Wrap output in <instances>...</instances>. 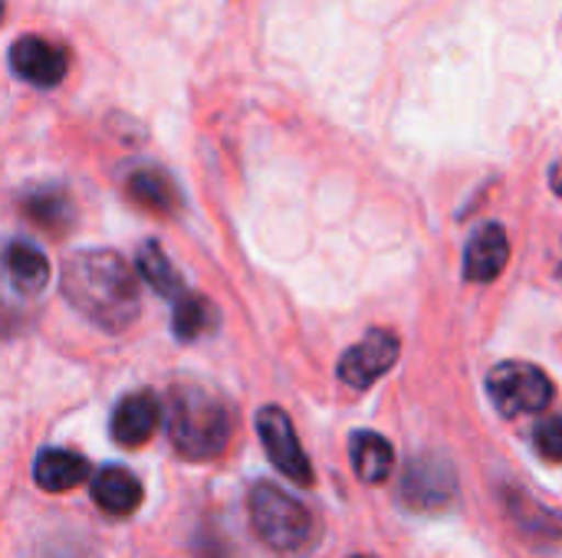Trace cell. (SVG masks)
I'll use <instances>...</instances> for the list:
<instances>
[{
  "mask_svg": "<svg viewBox=\"0 0 562 558\" xmlns=\"http://www.w3.org/2000/svg\"><path fill=\"white\" fill-rule=\"evenodd\" d=\"M352 558H375V556H352Z\"/></svg>",
  "mask_w": 562,
  "mask_h": 558,
  "instance_id": "24",
  "label": "cell"
},
{
  "mask_svg": "<svg viewBox=\"0 0 562 558\" xmlns=\"http://www.w3.org/2000/svg\"><path fill=\"white\" fill-rule=\"evenodd\" d=\"M257 434H260V441L267 447L270 464L283 477H290L300 487L313 483V464H310V457H306V451H303V444L296 437V428H293V421H290V414L283 408H277V405L260 408L257 411Z\"/></svg>",
  "mask_w": 562,
  "mask_h": 558,
  "instance_id": "5",
  "label": "cell"
},
{
  "mask_svg": "<svg viewBox=\"0 0 562 558\" xmlns=\"http://www.w3.org/2000/svg\"><path fill=\"white\" fill-rule=\"evenodd\" d=\"M0 20H3V0H0Z\"/></svg>",
  "mask_w": 562,
  "mask_h": 558,
  "instance_id": "23",
  "label": "cell"
},
{
  "mask_svg": "<svg viewBox=\"0 0 562 558\" xmlns=\"http://www.w3.org/2000/svg\"><path fill=\"white\" fill-rule=\"evenodd\" d=\"M92 500L109 516H132L142 503V483L132 470L109 464L92 477Z\"/></svg>",
  "mask_w": 562,
  "mask_h": 558,
  "instance_id": "11",
  "label": "cell"
},
{
  "mask_svg": "<svg viewBox=\"0 0 562 558\" xmlns=\"http://www.w3.org/2000/svg\"><path fill=\"white\" fill-rule=\"evenodd\" d=\"M158 424H161V401L151 391H132L115 405L109 431L119 447H142L158 434Z\"/></svg>",
  "mask_w": 562,
  "mask_h": 558,
  "instance_id": "9",
  "label": "cell"
},
{
  "mask_svg": "<svg viewBox=\"0 0 562 558\" xmlns=\"http://www.w3.org/2000/svg\"><path fill=\"white\" fill-rule=\"evenodd\" d=\"M135 270L142 273V280L165 299H178L184 293V283L178 276V270L171 266L168 253L158 247V240H145L135 253Z\"/></svg>",
  "mask_w": 562,
  "mask_h": 558,
  "instance_id": "18",
  "label": "cell"
},
{
  "mask_svg": "<svg viewBox=\"0 0 562 558\" xmlns=\"http://www.w3.org/2000/svg\"><path fill=\"white\" fill-rule=\"evenodd\" d=\"M168 437L184 460L221 457L234 434L231 408L201 385H175L168 391Z\"/></svg>",
  "mask_w": 562,
  "mask_h": 558,
  "instance_id": "2",
  "label": "cell"
},
{
  "mask_svg": "<svg viewBox=\"0 0 562 558\" xmlns=\"http://www.w3.org/2000/svg\"><path fill=\"white\" fill-rule=\"evenodd\" d=\"M125 191H128V197H132L135 207H142L148 214H158V217H175L181 210V204H184L178 184L165 171H158V168H138V171H132Z\"/></svg>",
  "mask_w": 562,
  "mask_h": 558,
  "instance_id": "12",
  "label": "cell"
},
{
  "mask_svg": "<svg viewBox=\"0 0 562 558\" xmlns=\"http://www.w3.org/2000/svg\"><path fill=\"white\" fill-rule=\"evenodd\" d=\"M250 523L280 556H303L316 539L313 513L277 483H257L250 490Z\"/></svg>",
  "mask_w": 562,
  "mask_h": 558,
  "instance_id": "3",
  "label": "cell"
},
{
  "mask_svg": "<svg viewBox=\"0 0 562 558\" xmlns=\"http://www.w3.org/2000/svg\"><path fill=\"white\" fill-rule=\"evenodd\" d=\"M537 451L547 460L562 464V418H550L537 428Z\"/></svg>",
  "mask_w": 562,
  "mask_h": 558,
  "instance_id": "20",
  "label": "cell"
},
{
  "mask_svg": "<svg viewBox=\"0 0 562 558\" xmlns=\"http://www.w3.org/2000/svg\"><path fill=\"white\" fill-rule=\"evenodd\" d=\"M33 480L46 490V493H69L79 483L89 480V464L86 457L63 451V447H46L36 464H33Z\"/></svg>",
  "mask_w": 562,
  "mask_h": 558,
  "instance_id": "13",
  "label": "cell"
},
{
  "mask_svg": "<svg viewBox=\"0 0 562 558\" xmlns=\"http://www.w3.org/2000/svg\"><path fill=\"white\" fill-rule=\"evenodd\" d=\"M66 303L105 332H122L138 319V280L112 250H79L59 270Z\"/></svg>",
  "mask_w": 562,
  "mask_h": 558,
  "instance_id": "1",
  "label": "cell"
},
{
  "mask_svg": "<svg viewBox=\"0 0 562 558\" xmlns=\"http://www.w3.org/2000/svg\"><path fill=\"white\" fill-rule=\"evenodd\" d=\"M398 335L389 329H372L366 339H359L342 358H339V378L356 388L366 391L372 388L385 372H392V365L398 362Z\"/></svg>",
  "mask_w": 562,
  "mask_h": 558,
  "instance_id": "7",
  "label": "cell"
},
{
  "mask_svg": "<svg viewBox=\"0 0 562 558\" xmlns=\"http://www.w3.org/2000/svg\"><path fill=\"white\" fill-rule=\"evenodd\" d=\"M3 270L13 283L16 293L23 296H33L40 293L46 283H49V260L40 247L26 243V240H13L7 250H3Z\"/></svg>",
  "mask_w": 562,
  "mask_h": 558,
  "instance_id": "15",
  "label": "cell"
},
{
  "mask_svg": "<svg viewBox=\"0 0 562 558\" xmlns=\"http://www.w3.org/2000/svg\"><path fill=\"white\" fill-rule=\"evenodd\" d=\"M550 184H553V191L562 197V158L553 164V171H550Z\"/></svg>",
  "mask_w": 562,
  "mask_h": 558,
  "instance_id": "22",
  "label": "cell"
},
{
  "mask_svg": "<svg viewBox=\"0 0 562 558\" xmlns=\"http://www.w3.org/2000/svg\"><path fill=\"white\" fill-rule=\"evenodd\" d=\"M402 500L415 513H448L458 500L451 464L441 457H415L402 477Z\"/></svg>",
  "mask_w": 562,
  "mask_h": 558,
  "instance_id": "6",
  "label": "cell"
},
{
  "mask_svg": "<svg viewBox=\"0 0 562 558\" xmlns=\"http://www.w3.org/2000/svg\"><path fill=\"white\" fill-rule=\"evenodd\" d=\"M20 326H23V316L13 309V303H10V299L0 293V339H3V335H13Z\"/></svg>",
  "mask_w": 562,
  "mask_h": 558,
  "instance_id": "21",
  "label": "cell"
},
{
  "mask_svg": "<svg viewBox=\"0 0 562 558\" xmlns=\"http://www.w3.org/2000/svg\"><path fill=\"white\" fill-rule=\"evenodd\" d=\"M510 260V240L501 224H484L474 230L464 250V276L471 283H494Z\"/></svg>",
  "mask_w": 562,
  "mask_h": 558,
  "instance_id": "10",
  "label": "cell"
},
{
  "mask_svg": "<svg viewBox=\"0 0 562 558\" xmlns=\"http://www.w3.org/2000/svg\"><path fill=\"white\" fill-rule=\"evenodd\" d=\"M487 395L504 418H530L553 405V378L530 362H501L487 375Z\"/></svg>",
  "mask_w": 562,
  "mask_h": 558,
  "instance_id": "4",
  "label": "cell"
},
{
  "mask_svg": "<svg viewBox=\"0 0 562 558\" xmlns=\"http://www.w3.org/2000/svg\"><path fill=\"white\" fill-rule=\"evenodd\" d=\"M352 467L362 483H385L395 470V451L392 444L375 431H356L352 441Z\"/></svg>",
  "mask_w": 562,
  "mask_h": 558,
  "instance_id": "16",
  "label": "cell"
},
{
  "mask_svg": "<svg viewBox=\"0 0 562 558\" xmlns=\"http://www.w3.org/2000/svg\"><path fill=\"white\" fill-rule=\"evenodd\" d=\"M10 66L20 79L40 89H53L66 79L69 53L59 43H49L43 36H20L10 46Z\"/></svg>",
  "mask_w": 562,
  "mask_h": 558,
  "instance_id": "8",
  "label": "cell"
},
{
  "mask_svg": "<svg viewBox=\"0 0 562 558\" xmlns=\"http://www.w3.org/2000/svg\"><path fill=\"white\" fill-rule=\"evenodd\" d=\"M20 207H23V214H26L40 230L56 234V237L69 234V227H72V220H76L72 201H69V194L59 191V187H33V191H26V194L20 197Z\"/></svg>",
  "mask_w": 562,
  "mask_h": 558,
  "instance_id": "14",
  "label": "cell"
},
{
  "mask_svg": "<svg viewBox=\"0 0 562 558\" xmlns=\"http://www.w3.org/2000/svg\"><path fill=\"white\" fill-rule=\"evenodd\" d=\"M507 510H517V513H530V520H520L517 526L524 529V533H540V536H562V526L557 523V516L553 513H547L540 503H533L530 497H524V493H510V500H507Z\"/></svg>",
  "mask_w": 562,
  "mask_h": 558,
  "instance_id": "19",
  "label": "cell"
},
{
  "mask_svg": "<svg viewBox=\"0 0 562 558\" xmlns=\"http://www.w3.org/2000/svg\"><path fill=\"white\" fill-rule=\"evenodd\" d=\"M214 326H217V309H214L204 296L184 289V293L175 299L171 332H175L178 342H198V339H204L207 332H214Z\"/></svg>",
  "mask_w": 562,
  "mask_h": 558,
  "instance_id": "17",
  "label": "cell"
}]
</instances>
